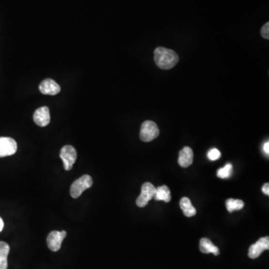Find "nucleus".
<instances>
[{
    "instance_id": "dca6fc26",
    "label": "nucleus",
    "mask_w": 269,
    "mask_h": 269,
    "mask_svg": "<svg viewBox=\"0 0 269 269\" xmlns=\"http://www.w3.org/2000/svg\"><path fill=\"white\" fill-rule=\"evenodd\" d=\"M244 205H245V204H244L243 201H241V200H236L230 198V199H228L226 201V206H227V209L229 212L240 210V209L244 207Z\"/></svg>"
},
{
    "instance_id": "9d476101",
    "label": "nucleus",
    "mask_w": 269,
    "mask_h": 269,
    "mask_svg": "<svg viewBox=\"0 0 269 269\" xmlns=\"http://www.w3.org/2000/svg\"><path fill=\"white\" fill-rule=\"evenodd\" d=\"M40 92L45 95H56L61 92V87L52 79H46L39 85Z\"/></svg>"
},
{
    "instance_id": "4468645a",
    "label": "nucleus",
    "mask_w": 269,
    "mask_h": 269,
    "mask_svg": "<svg viewBox=\"0 0 269 269\" xmlns=\"http://www.w3.org/2000/svg\"><path fill=\"white\" fill-rule=\"evenodd\" d=\"M179 205H180V208H181L186 217H192V216L196 215V209L193 206L191 201L189 199V197H183L180 200Z\"/></svg>"
},
{
    "instance_id": "f257e3e1",
    "label": "nucleus",
    "mask_w": 269,
    "mask_h": 269,
    "mask_svg": "<svg viewBox=\"0 0 269 269\" xmlns=\"http://www.w3.org/2000/svg\"><path fill=\"white\" fill-rule=\"evenodd\" d=\"M156 64L162 70H170L177 64L179 56L172 49L158 47L154 51Z\"/></svg>"
},
{
    "instance_id": "f3484780",
    "label": "nucleus",
    "mask_w": 269,
    "mask_h": 269,
    "mask_svg": "<svg viewBox=\"0 0 269 269\" xmlns=\"http://www.w3.org/2000/svg\"><path fill=\"white\" fill-rule=\"evenodd\" d=\"M233 172V165L230 163H227L225 166L218 170L217 176L221 179H227L230 178Z\"/></svg>"
},
{
    "instance_id": "423d86ee",
    "label": "nucleus",
    "mask_w": 269,
    "mask_h": 269,
    "mask_svg": "<svg viewBox=\"0 0 269 269\" xmlns=\"http://www.w3.org/2000/svg\"><path fill=\"white\" fill-rule=\"evenodd\" d=\"M17 150V143L9 137H0V158L14 155Z\"/></svg>"
},
{
    "instance_id": "ddd939ff",
    "label": "nucleus",
    "mask_w": 269,
    "mask_h": 269,
    "mask_svg": "<svg viewBox=\"0 0 269 269\" xmlns=\"http://www.w3.org/2000/svg\"><path fill=\"white\" fill-rule=\"evenodd\" d=\"M10 247L5 241H0V269H8V256Z\"/></svg>"
},
{
    "instance_id": "a211bd4d",
    "label": "nucleus",
    "mask_w": 269,
    "mask_h": 269,
    "mask_svg": "<svg viewBox=\"0 0 269 269\" xmlns=\"http://www.w3.org/2000/svg\"><path fill=\"white\" fill-rule=\"evenodd\" d=\"M207 157L211 161H216L221 158V152L216 148L211 149L207 153Z\"/></svg>"
},
{
    "instance_id": "4be33fe9",
    "label": "nucleus",
    "mask_w": 269,
    "mask_h": 269,
    "mask_svg": "<svg viewBox=\"0 0 269 269\" xmlns=\"http://www.w3.org/2000/svg\"><path fill=\"white\" fill-rule=\"evenodd\" d=\"M4 228V222L2 218L0 217V232H2Z\"/></svg>"
},
{
    "instance_id": "aec40b11",
    "label": "nucleus",
    "mask_w": 269,
    "mask_h": 269,
    "mask_svg": "<svg viewBox=\"0 0 269 269\" xmlns=\"http://www.w3.org/2000/svg\"><path fill=\"white\" fill-rule=\"evenodd\" d=\"M263 192L266 195H269V183H266V184L263 185Z\"/></svg>"
},
{
    "instance_id": "39448f33",
    "label": "nucleus",
    "mask_w": 269,
    "mask_h": 269,
    "mask_svg": "<svg viewBox=\"0 0 269 269\" xmlns=\"http://www.w3.org/2000/svg\"><path fill=\"white\" fill-rule=\"evenodd\" d=\"M60 158L63 161L64 170L70 171L77 161V150L73 146L65 145L61 150Z\"/></svg>"
},
{
    "instance_id": "412c9836",
    "label": "nucleus",
    "mask_w": 269,
    "mask_h": 269,
    "mask_svg": "<svg viewBox=\"0 0 269 269\" xmlns=\"http://www.w3.org/2000/svg\"><path fill=\"white\" fill-rule=\"evenodd\" d=\"M263 149H264L265 153H266V154H267V155H269V142H266V143H265L264 147H263Z\"/></svg>"
},
{
    "instance_id": "2eb2a0df",
    "label": "nucleus",
    "mask_w": 269,
    "mask_h": 269,
    "mask_svg": "<svg viewBox=\"0 0 269 269\" xmlns=\"http://www.w3.org/2000/svg\"><path fill=\"white\" fill-rule=\"evenodd\" d=\"M154 198H155L156 201H163L166 203L170 202L172 200V195H171V191H170L169 188L167 186H161L157 188Z\"/></svg>"
},
{
    "instance_id": "6e6552de",
    "label": "nucleus",
    "mask_w": 269,
    "mask_h": 269,
    "mask_svg": "<svg viewBox=\"0 0 269 269\" xmlns=\"http://www.w3.org/2000/svg\"><path fill=\"white\" fill-rule=\"evenodd\" d=\"M269 249V237L259 238L256 243L251 245L248 251V256L251 259H256L262 254L263 251Z\"/></svg>"
},
{
    "instance_id": "7ed1b4c3",
    "label": "nucleus",
    "mask_w": 269,
    "mask_h": 269,
    "mask_svg": "<svg viewBox=\"0 0 269 269\" xmlns=\"http://www.w3.org/2000/svg\"><path fill=\"white\" fill-rule=\"evenodd\" d=\"M159 135V129L154 121H146L142 124L140 130L141 140L150 142L157 139Z\"/></svg>"
},
{
    "instance_id": "1a4fd4ad",
    "label": "nucleus",
    "mask_w": 269,
    "mask_h": 269,
    "mask_svg": "<svg viewBox=\"0 0 269 269\" xmlns=\"http://www.w3.org/2000/svg\"><path fill=\"white\" fill-rule=\"evenodd\" d=\"M33 119L37 125L44 127L50 122V113L47 106H43L34 111Z\"/></svg>"
},
{
    "instance_id": "20e7f679",
    "label": "nucleus",
    "mask_w": 269,
    "mask_h": 269,
    "mask_svg": "<svg viewBox=\"0 0 269 269\" xmlns=\"http://www.w3.org/2000/svg\"><path fill=\"white\" fill-rule=\"evenodd\" d=\"M156 191H157V189L152 183H143L142 187V192L136 200L138 206L141 208L146 206L148 204L149 201H151L155 197Z\"/></svg>"
},
{
    "instance_id": "9b49d317",
    "label": "nucleus",
    "mask_w": 269,
    "mask_h": 269,
    "mask_svg": "<svg viewBox=\"0 0 269 269\" xmlns=\"http://www.w3.org/2000/svg\"><path fill=\"white\" fill-rule=\"evenodd\" d=\"M193 158H194V154L191 148L185 147L179 152L178 162L182 168H188L192 164Z\"/></svg>"
},
{
    "instance_id": "f03ea898",
    "label": "nucleus",
    "mask_w": 269,
    "mask_h": 269,
    "mask_svg": "<svg viewBox=\"0 0 269 269\" xmlns=\"http://www.w3.org/2000/svg\"><path fill=\"white\" fill-rule=\"evenodd\" d=\"M93 179L90 175L85 174L74 182L70 187V195L74 198H78L84 191L92 187Z\"/></svg>"
},
{
    "instance_id": "0eeeda50",
    "label": "nucleus",
    "mask_w": 269,
    "mask_h": 269,
    "mask_svg": "<svg viewBox=\"0 0 269 269\" xmlns=\"http://www.w3.org/2000/svg\"><path fill=\"white\" fill-rule=\"evenodd\" d=\"M67 237V232L65 230L62 231H52L47 237L48 248L54 252L59 251L62 246V241Z\"/></svg>"
},
{
    "instance_id": "6ab92c4d",
    "label": "nucleus",
    "mask_w": 269,
    "mask_h": 269,
    "mask_svg": "<svg viewBox=\"0 0 269 269\" xmlns=\"http://www.w3.org/2000/svg\"><path fill=\"white\" fill-rule=\"evenodd\" d=\"M261 35L263 36V38H266V39H269V23H266L264 26H263V28L261 30Z\"/></svg>"
},
{
    "instance_id": "f8f14e48",
    "label": "nucleus",
    "mask_w": 269,
    "mask_h": 269,
    "mask_svg": "<svg viewBox=\"0 0 269 269\" xmlns=\"http://www.w3.org/2000/svg\"><path fill=\"white\" fill-rule=\"evenodd\" d=\"M200 250L204 253H213L218 256L220 253L218 247L212 244V241L207 238H201L200 241Z\"/></svg>"
}]
</instances>
